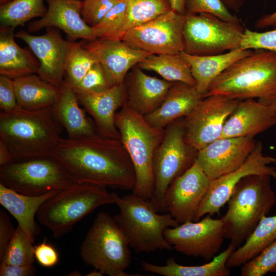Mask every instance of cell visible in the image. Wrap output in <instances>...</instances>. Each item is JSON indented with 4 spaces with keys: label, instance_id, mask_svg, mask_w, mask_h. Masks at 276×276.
Listing matches in <instances>:
<instances>
[{
    "label": "cell",
    "instance_id": "obj_10",
    "mask_svg": "<svg viewBox=\"0 0 276 276\" xmlns=\"http://www.w3.org/2000/svg\"><path fill=\"white\" fill-rule=\"evenodd\" d=\"M183 119L180 118L165 128L163 139L155 151L154 187L150 200L158 212H164V195L169 185L190 168L196 159L191 151L194 149L186 143Z\"/></svg>",
    "mask_w": 276,
    "mask_h": 276
},
{
    "label": "cell",
    "instance_id": "obj_25",
    "mask_svg": "<svg viewBox=\"0 0 276 276\" xmlns=\"http://www.w3.org/2000/svg\"><path fill=\"white\" fill-rule=\"evenodd\" d=\"M252 50L241 48L210 55H195L183 51L180 56L188 63L195 81V88L203 97L212 82L223 71L240 59L249 54Z\"/></svg>",
    "mask_w": 276,
    "mask_h": 276
},
{
    "label": "cell",
    "instance_id": "obj_3",
    "mask_svg": "<svg viewBox=\"0 0 276 276\" xmlns=\"http://www.w3.org/2000/svg\"><path fill=\"white\" fill-rule=\"evenodd\" d=\"M211 95L239 101L257 98L276 103V53L252 51L212 82L204 97Z\"/></svg>",
    "mask_w": 276,
    "mask_h": 276
},
{
    "label": "cell",
    "instance_id": "obj_34",
    "mask_svg": "<svg viewBox=\"0 0 276 276\" xmlns=\"http://www.w3.org/2000/svg\"><path fill=\"white\" fill-rule=\"evenodd\" d=\"M127 7L125 0H117L103 18L92 27L97 38L122 40L125 34Z\"/></svg>",
    "mask_w": 276,
    "mask_h": 276
},
{
    "label": "cell",
    "instance_id": "obj_40",
    "mask_svg": "<svg viewBox=\"0 0 276 276\" xmlns=\"http://www.w3.org/2000/svg\"><path fill=\"white\" fill-rule=\"evenodd\" d=\"M106 71L97 62L87 72L79 84L73 88L78 94H96L113 86Z\"/></svg>",
    "mask_w": 276,
    "mask_h": 276
},
{
    "label": "cell",
    "instance_id": "obj_18",
    "mask_svg": "<svg viewBox=\"0 0 276 276\" xmlns=\"http://www.w3.org/2000/svg\"><path fill=\"white\" fill-rule=\"evenodd\" d=\"M256 144L249 136L220 138L198 151L196 160L213 180L239 168Z\"/></svg>",
    "mask_w": 276,
    "mask_h": 276
},
{
    "label": "cell",
    "instance_id": "obj_8",
    "mask_svg": "<svg viewBox=\"0 0 276 276\" xmlns=\"http://www.w3.org/2000/svg\"><path fill=\"white\" fill-rule=\"evenodd\" d=\"M129 245L113 217L98 213L83 241L80 255L87 265L109 276L133 275L125 272L131 262Z\"/></svg>",
    "mask_w": 276,
    "mask_h": 276
},
{
    "label": "cell",
    "instance_id": "obj_32",
    "mask_svg": "<svg viewBox=\"0 0 276 276\" xmlns=\"http://www.w3.org/2000/svg\"><path fill=\"white\" fill-rule=\"evenodd\" d=\"M143 70L153 71L164 79L195 87L190 67L179 54H152L137 64Z\"/></svg>",
    "mask_w": 276,
    "mask_h": 276
},
{
    "label": "cell",
    "instance_id": "obj_27",
    "mask_svg": "<svg viewBox=\"0 0 276 276\" xmlns=\"http://www.w3.org/2000/svg\"><path fill=\"white\" fill-rule=\"evenodd\" d=\"M58 192L29 196L0 183V203L15 218L18 225L34 243L35 237L39 234V227L35 221V216L42 204Z\"/></svg>",
    "mask_w": 276,
    "mask_h": 276
},
{
    "label": "cell",
    "instance_id": "obj_35",
    "mask_svg": "<svg viewBox=\"0 0 276 276\" xmlns=\"http://www.w3.org/2000/svg\"><path fill=\"white\" fill-rule=\"evenodd\" d=\"M125 1L127 7V18L125 33L131 28L150 21L172 10L168 0Z\"/></svg>",
    "mask_w": 276,
    "mask_h": 276
},
{
    "label": "cell",
    "instance_id": "obj_26",
    "mask_svg": "<svg viewBox=\"0 0 276 276\" xmlns=\"http://www.w3.org/2000/svg\"><path fill=\"white\" fill-rule=\"evenodd\" d=\"M79 102L74 89L64 82L53 110L56 119L65 129L70 139H80L97 133L94 122L86 116Z\"/></svg>",
    "mask_w": 276,
    "mask_h": 276
},
{
    "label": "cell",
    "instance_id": "obj_31",
    "mask_svg": "<svg viewBox=\"0 0 276 276\" xmlns=\"http://www.w3.org/2000/svg\"><path fill=\"white\" fill-rule=\"evenodd\" d=\"M276 240V215L264 217L258 223L245 243L229 256L228 268L241 266L258 255Z\"/></svg>",
    "mask_w": 276,
    "mask_h": 276
},
{
    "label": "cell",
    "instance_id": "obj_50",
    "mask_svg": "<svg viewBox=\"0 0 276 276\" xmlns=\"http://www.w3.org/2000/svg\"><path fill=\"white\" fill-rule=\"evenodd\" d=\"M227 8L237 10L243 5L245 0H221Z\"/></svg>",
    "mask_w": 276,
    "mask_h": 276
},
{
    "label": "cell",
    "instance_id": "obj_5",
    "mask_svg": "<svg viewBox=\"0 0 276 276\" xmlns=\"http://www.w3.org/2000/svg\"><path fill=\"white\" fill-rule=\"evenodd\" d=\"M114 119L120 140L135 170L136 182L132 193L150 200L154 187L153 156L163 139L165 129L152 127L126 100L116 112Z\"/></svg>",
    "mask_w": 276,
    "mask_h": 276
},
{
    "label": "cell",
    "instance_id": "obj_28",
    "mask_svg": "<svg viewBox=\"0 0 276 276\" xmlns=\"http://www.w3.org/2000/svg\"><path fill=\"white\" fill-rule=\"evenodd\" d=\"M14 29L0 27V74L12 79L37 74L39 61L30 48H21L16 43Z\"/></svg>",
    "mask_w": 276,
    "mask_h": 276
},
{
    "label": "cell",
    "instance_id": "obj_6",
    "mask_svg": "<svg viewBox=\"0 0 276 276\" xmlns=\"http://www.w3.org/2000/svg\"><path fill=\"white\" fill-rule=\"evenodd\" d=\"M270 178L257 175L244 177L227 201V210L221 218L224 236L237 247L247 240L276 202Z\"/></svg>",
    "mask_w": 276,
    "mask_h": 276
},
{
    "label": "cell",
    "instance_id": "obj_17",
    "mask_svg": "<svg viewBox=\"0 0 276 276\" xmlns=\"http://www.w3.org/2000/svg\"><path fill=\"white\" fill-rule=\"evenodd\" d=\"M45 34L33 35L19 31L15 37L25 41L38 59L39 66L37 74L43 80L59 88L65 81L67 58L74 42L63 38L59 31L48 28Z\"/></svg>",
    "mask_w": 276,
    "mask_h": 276
},
{
    "label": "cell",
    "instance_id": "obj_15",
    "mask_svg": "<svg viewBox=\"0 0 276 276\" xmlns=\"http://www.w3.org/2000/svg\"><path fill=\"white\" fill-rule=\"evenodd\" d=\"M164 236L176 251L206 261L213 259L224 239L221 218L213 219L210 215L199 221H187L176 227H168Z\"/></svg>",
    "mask_w": 276,
    "mask_h": 276
},
{
    "label": "cell",
    "instance_id": "obj_7",
    "mask_svg": "<svg viewBox=\"0 0 276 276\" xmlns=\"http://www.w3.org/2000/svg\"><path fill=\"white\" fill-rule=\"evenodd\" d=\"M110 204H114V199L106 187L77 182L44 201L37 217L40 223L58 238L70 232L77 222L98 207Z\"/></svg>",
    "mask_w": 276,
    "mask_h": 276
},
{
    "label": "cell",
    "instance_id": "obj_43",
    "mask_svg": "<svg viewBox=\"0 0 276 276\" xmlns=\"http://www.w3.org/2000/svg\"><path fill=\"white\" fill-rule=\"evenodd\" d=\"M18 106L13 79L0 76V108L1 112H9Z\"/></svg>",
    "mask_w": 276,
    "mask_h": 276
},
{
    "label": "cell",
    "instance_id": "obj_13",
    "mask_svg": "<svg viewBox=\"0 0 276 276\" xmlns=\"http://www.w3.org/2000/svg\"><path fill=\"white\" fill-rule=\"evenodd\" d=\"M238 102L221 95L203 98L183 119L186 143L198 151L220 139Z\"/></svg>",
    "mask_w": 276,
    "mask_h": 276
},
{
    "label": "cell",
    "instance_id": "obj_2",
    "mask_svg": "<svg viewBox=\"0 0 276 276\" xmlns=\"http://www.w3.org/2000/svg\"><path fill=\"white\" fill-rule=\"evenodd\" d=\"M61 126L53 106L30 110L19 105L0 113V141L10 150L13 160L52 156L61 137Z\"/></svg>",
    "mask_w": 276,
    "mask_h": 276
},
{
    "label": "cell",
    "instance_id": "obj_24",
    "mask_svg": "<svg viewBox=\"0 0 276 276\" xmlns=\"http://www.w3.org/2000/svg\"><path fill=\"white\" fill-rule=\"evenodd\" d=\"M203 98L195 86L174 82L161 105L144 118L152 127L165 129L174 121L187 116Z\"/></svg>",
    "mask_w": 276,
    "mask_h": 276
},
{
    "label": "cell",
    "instance_id": "obj_9",
    "mask_svg": "<svg viewBox=\"0 0 276 276\" xmlns=\"http://www.w3.org/2000/svg\"><path fill=\"white\" fill-rule=\"evenodd\" d=\"M77 182L53 156L13 160L0 167V183L26 195L60 192Z\"/></svg>",
    "mask_w": 276,
    "mask_h": 276
},
{
    "label": "cell",
    "instance_id": "obj_41",
    "mask_svg": "<svg viewBox=\"0 0 276 276\" xmlns=\"http://www.w3.org/2000/svg\"><path fill=\"white\" fill-rule=\"evenodd\" d=\"M240 48L243 50H265L276 53V28L262 32L244 29Z\"/></svg>",
    "mask_w": 276,
    "mask_h": 276
},
{
    "label": "cell",
    "instance_id": "obj_16",
    "mask_svg": "<svg viewBox=\"0 0 276 276\" xmlns=\"http://www.w3.org/2000/svg\"><path fill=\"white\" fill-rule=\"evenodd\" d=\"M210 181L196 159L167 188L164 198V212L169 213L179 224L195 221Z\"/></svg>",
    "mask_w": 276,
    "mask_h": 276
},
{
    "label": "cell",
    "instance_id": "obj_36",
    "mask_svg": "<svg viewBox=\"0 0 276 276\" xmlns=\"http://www.w3.org/2000/svg\"><path fill=\"white\" fill-rule=\"evenodd\" d=\"M18 225L9 242L1 262L15 265H29L34 262L35 246Z\"/></svg>",
    "mask_w": 276,
    "mask_h": 276
},
{
    "label": "cell",
    "instance_id": "obj_44",
    "mask_svg": "<svg viewBox=\"0 0 276 276\" xmlns=\"http://www.w3.org/2000/svg\"><path fill=\"white\" fill-rule=\"evenodd\" d=\"M35 257L43 267H51L57 264L59 255L56 249L46 241L35 245Z\"/></svg>",
    "mask_w": 276,
    "mask_h": 276
},
{
    "label": "cell",
    "instance_id": "obj_21",
    "mask_svg": "<svg viewBox=\"0 0 276 276\" xmlns=\"http://www.w3.org/2000/svg\"><path fill=\"white\" fill-rule=\"evenodd\" d=\"M48 10L40 19L30 22V32L43 28H56L62 30L68 38L91 41L97 39L93 28L83 19L81 14V0H46Z\"/></svg>",
    "mask_w": 276,
    "mask_h": 276
},
{
    "label": "cell",
    "instance_id": "obj_46",
    "mask_svg": "<svg viewBox=\"0 0 276 276\" xmlns=\"http://www.w3.org/2000/svg\"><path fill=\"white\" fill-rule=\"evenodd\" d=\"M35 273L36 269L33 264L15 265L1 262V276H31Z\"/></svg>",
    "mask_w": 276,
    "mask_h": 276
},
{
    "label": "cell",
    "instance_id": "obj_45",
    "mask_svg": "<svg viewBox=\"0 0 276 276\" xmlns=\"http://www.w3.org/2000/svg\"><path fill=\"white\" fill-rule=\"evenodd\" d=\"M15 230L9 216L3 210H0V259L2 257Z\"/></svg>",
    "mask_w": 276,
    "mask_h": 276
},
{
    "label": "cell",
    "instance_id": "obj_51",
    "mask_svg": "<svg viewBox=\"0 0 276 276\" xmlns=\"http://www.w3.org/2000/svg\"><path fill=\"white\" fill-rule=\"evenodd\" d=\"M104 274L100 271L95 269L88 273L86 275L88 276H102Z\"/></svg>",
    "mask_w": 276,
    "mask_h": 276
},
{
    "label": "cell",
    "instance_id": "obj_37",
    "mask_svg": "<svg viewBox=\"0 0 276 276\" xmlns=\"http://www.w3.org/2000/svg\"><path fill=\"white\" fill-rule=\"evenodd\" d=\"M98 62L81 42H74L68 54L65 66V82L75 88L94 65Z\"/></svg>",
    "mask_w": 276,
    "mask_h": 276
},
{
    "label": "cell",
    "instance_id": "obj_52",
    "mask_svg": "<svg viewBox=\"0 0 276 276\" xmlns=\"http://www.w3.org/2000/svg\"><path fill=\"white\" fill-rule=\"evenodd\" d=\"M11 0H0L1 5L10 2Z\"/></svg>",
    "mask_w": 276,
    "mask_h": 276
},
{
    "label": "cell",
    "instance_id": "obj_1",
    "mask_svg": "<svg viewBox=\"0 0 276 276\" xmlns=\"http://www.w3.org/2000/svg\"><path fill=\"white\" fill-rule=\"evenodd\" d=\"M52 156L78 182L124 190L135 186V170L120 139L97 133L77 139L61 137Z\"/></svg>",
    "mask_w": 276,
    "mask_h": 276
},
{
    "label": "cell",
    "instance_id": "obj_22",
    "mask_svg": "<svg viewBox=\"0 0 276 276\" xmlns=\"http://www.w3.org/2000/svg\"><path fill=\"white\" fill-rule=\"evenodd\" d=\"M79 102L93 117L97 134L120 140L115 124V114L126 100L124 82L96 94L77 93Z\"/></svg>",
    "mask_w": 276,
    "mask_h": 276
},
{
    "label": "cell",
    "instance_id": "obj_19",
    "mask_svg": "<svg viewBox=\"0 0 276 276\" xmlns=\"http://www.w3.org/2000/svg\"><path fill=\"white\" fill-rule=\"evenodd\" d=\"M276 125V103L248 99L239 101L220 138L254 137Z\"/></svg>",
    "mask_w": 276,
    "mask_h": 276
},
{
    "label": "cell",
    "instance_id": "obj_39",
    "mask_svg": "<svg viewBox=\"0 0 276 276\" xmlns=\"http://www.w3.org/2000/svg\"><path fill=\"white\" fill-rule=\"evenodd\" d=\"M207 13L227 22L240 23L221 0H185V14Z\"/></svg>",
    "mask_w": 276,
    "mask_h": 276
},
{
    "label": "cell",
    "instance_id": "obj_48",
    "mask_svg": "<svg viewBox=\"0 0 276 276\" xmlns=\"http://www.w3.org/2000/svg\"><path fill=\"white\" fill-rule=\"evenodd\" d=\"M13 161L10 150L3 142L0 141V167L10 164Z\"/></svg>",
    "mask_w": 276,
    "mask_h": 276
},
{
    "label": "cell",
    "instance_id": "obj_47",
    "mask_svg": "<svg viewBox=\"0 0 276 276\" xmlns=\"http://www.w3.org/2000/svg\"><path fill=\"white\" fill-rule=\"evenodd\" d=\"M255 26L257 28L260 29L269 27L276 28V11L271 14L262 16L256 22Z\"/></svg>",
    "mask_w": 276,
    "mask_h": 276
},
{
    "label": "cell",
    "instance_id": "obj_20",
    "mask_svg": "<svg viewBox=\"0 0 276 276\" xmlns=\"http://www.w3.org/2000/svg\"><path fill=\"white\" fill-rule=\"evenodd\" d=\"M83 45L101 64L113 85L123 83L132 67L152 55L122 40L97 38Z\"/></svg>",
    "mask_w": 276,
    "mask_h": 276
},
{
    "label": "cell",
    "instance_id": "obj_49",
    "mask_svg": "<svg viewBox=\"0 0 276 276\" xmlns=\"http://www.w3.org/2000/svg\"><path fill=\"white\" fill-rule=\"evenodd\" d=\"M168 1L172 10L180 14H185V0Z\"/></svg>",
    "mask_w": 276,
    "mask_h": 276
},
{
    "label": "cell",
    "instance_id": "obj_42",
    "mask_svg": "<svg viewBox=\"0 0 276 276\" xmlns=\"http://www.w3.org/2000/svg\"><path fill=\"white\" fill-rule=\"evenodd\" d=\"M117 0H81V14L90 27L97 25L113 7Z\"/></svg>",
    "mask_w": 276,
    "mask_h": 276
},
{
    "label": "cell",
    "instance_id": "obj_23",
    "mask_svg": "<svg viewBox=\"0 0 276 276\" xmlns=\"http://www.w3.org/2000/svg\"><path fill=\"white\" fill-rule=\"evenodd\" d=\"M174 82L150 76L137 65L124 81L126 100L136 112L145 116L161 105Z\"/></svg>",
    "mask_w": 276,
    "mask_h": 276
},
{
    "label": "cell",
    "instance_id": "obj_29",
    "mask_svg": "<svg viewBox=\"0 0 276 276\" xmlns=\"http://www.w3.org/2000/svg\"><path fill=\"white\" fill-rule=\"evenodd\" d=\"M237 246L231 242L227 248L215 256L207 263L199 266H184L177 263L174 258H169L164 265L141 261V270L164 276H228L227 260Z\"/></svg>",
    "mask_w": 276,
    "mask_h": 276
},
{
    "label": "cell",
    "instance_id": "obj_11",
    "mask_svg": "<svg viewBox=\"0 0 276 276\" xmlns=\"http://www.w3.org/2000/svg\"><path fill=\"white\" fill-rule=\"evenodd\" d=\"M185 16L183 52L210 55L240 48L244 29L240 23L225 21L207 13L186 14Z\"/></svg>",
    "mask_w": 276,
    "mask_h": 276
},
{
    "label": "cell",
    "instance_id": "obj_4",
    "mask_svg": "<svg viewBox=\"0 0 276 276\" xmlns=\"http://www.w3.org/2000/svg\"><path fill=\"white\" fill-rule=\"evenodd\" d=\"M111 194L119 209L113 218L135 252L173 249L165 238L164 232L179 223L169 213H158L151 200L133 193L122 197L115 192Z\"/></svg>",
    "mask_w": 276,
    "mask_h": 276
},
{
    "label": "cell",
    "instance_id": "obj_38",
    "mask_svg": "<svg viewBox=\"0 0 276 276\" xmlns=\"http://www.w3.org/2000/svg\"><path fill=\"white\" fill-rule=\"evenodd\" d=\"M276 271V240L241 266V276H263Z\"/></svg>",
    "mask_w": 276,
    "mask_h": 276
},
{
    "label": "cell",
    "instance_id": "obj_14",
    "mask_svg": "<svg viewBox=\"0 0 276 276\" xmlns=\"http://www.w3.org/2000/svg\"><path fill=\"white\" fill-rule=\"evenodd\" d=\"M274 163H276V158L265 155L262 143H256L254 149L239 168L211 180L195 221H198L206 214L211 216L219 214L221 208L227 202L237 185L244 177L251 175H268L276 179V169L269 166Z\"/></svg>",
    "mask_w": 276,
    "mask_h": 276
},
{
    "label": "cell",
    "instance_id": "obj_33",
    "mask_svg": "<svg viewBox=\"0 0 276 276\" xmlns=\"http://www.w3.org/2000/svg\"><path fill=\"white\" fill-rule=\"evenodd\" d=\"M44 0H11L1 5V27L15 28L47 12Z\"/></svg>",
    "mask_w": 276,
    "mask_h": 276
},
{
    "label": "cell",
    "instance_id": "obj_12",
    "mask_svg": "<svg viewBox=\"0 0 276 276\" xmlns=\"http://www.w3.org/2000/svg\"><path fill=\"white\" fill-rule=\"evenodd\" d=\"M185 14L172 10L127 30L122 40L152 54H179L184 51Z\"/></svg>",
    "mask_w": 276,
    "mask_h": 276
},
{
    "label": "cell",
    "instance_id": "obj_30",
    "mask_svg": "<svg viewBox=\"0 0 276 276\" xmlns=\"http://www.w3.org/2000/svg\"><path fill=\"white\" fill-rule=\"evenodd\" d=\"M13 81L17 104L25 109L35 110L52 107L60 95L61 88L45 81L36 74Z\"/></svg>",
    "mask_w": 276,
    "mask_h": 276
}]
</instances>
